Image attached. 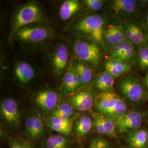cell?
Returning a JSON list of instances; mask_svg holds the SVG:
<instances>
[{"mask_svg": "<svg viewBox=\"0 0 148 148\" xmlns=\"http://www.w3.org/2000/svg\"><path fill=\"white\" fill-rule=\"evenodd\" d=\"M95 104L99 113L114 120L128 111L126 102L114 90L99 93L95 97Z\"/></svg>", "mask_w": 148, "mask_h": 148, "instance_id": "cell-1", "label": "cell"}, {"mask_svg": "<svg viewBox=\"0 0 148 148\" xmlns=\"http://www.w3.org/2000/svg\"><path fill=\"white\" fill-rule=\"evenodd\" d=\"M119 88L124 98L134 105L142 104L148 99V92L142 79L134 73L124 76L119 83Z\"/></svg>", "mask_w": 148, "mask_h": 148, "instance_id": "cell-2", "label": "cell"}, {"mask_svg": "<svg viewBox=\"0 0 148 148\" xmlns=\"http://www.w3.org/2000/svg\"><path fill=\"white\" fill-rule=\"evenodd\" d=\"M42 11L41 7L35 2H29L22 5L16 11L11 28L10 38L23 27L40 23L43 21Z\"/></svg>", "mask_w": 148, "mask_h": 148, "instance_id": "cell-3", "label": "cell"}, {"mask_svg": "<svg viewBox=\"0 0 148 148\" xmlns=\"http://www.w3.org/2000/svg\"><path fill=\"white\" fill-rule=\"evenodd\" d=\"M106 21L104 18L98 14H92L82 18L75 25V29L89 37L91 41L99 45L104 46V32Z\"/></svg>", "mask_w": 148, "mask_h": 148, "instance_id": "cell-4", "label": "cell"}, {"mask_svg": "<svg viewBox=\"0 0 148 148\" xmlns=\"http://www.w3.org/2000/svg\"><path fill=\"white\" fill-rule=\"evenodd\" d=\"M74 52L79 61L96 68L103 58L99 45L93 41L78 40L74 45Z\"/></svg>", "mask_w": 148, "mask_h": 148, "instance_id": "cell-5", "label": "cell"}, {"mask_svg": "<svg viewBox=\"0 0 148 148\" xmlns=\"http://www.w3.org/2000/svg\"><path fill=\"white\" fill-rule=\"evenodd\" d=\"M115 122L117 131L127 134L140 128L143 123V115L139 110L133 109L115 120Z\"/></svg>", "mask_w": 148, "mask_h": 148, "instance_id": "cell-6", "label": "cell"}, {"mask_svg": "<svg viewBox=\"0 0 148 148\" xmlns=\"http://www.w3.org/2000/svg\"><path fill=\"white\" fill-rule=\"evenodd\" d=\"M50 32L46 27L40 25H29L19 29L16 37L24 42L38 43L42 42L49 36Z\"/></svg>", "mask_w": 148, "mask_h": 148, "instance_id": "cell-7", "label": "cell"}, {"mask_svg": "<svg viewBox=\"0 0 148 148\" xmlns=\"http://www.w3.org/2000/svg\"><path fill=\"white\" fill-rule=\"evenodd\" d=\"M127 41L133 44L136 47L148 43V36L144 26L137 23L125 21L122 25Z\"/></svg>", "mask_w": 148, "mask_h": 148, "instance_id": "cell-8", "label": "cell"}, {"mask_svg": "<svg viewBox=\"0 0 148 148\" xmlns=\"http://www.w3.org/2000/svg\"><path fill=\"white\" fill-rule=\"evenodd\" d=\"M137 47L128 41L121 43L110 49V58L134 64Z\"/></svg>", "mask_w": 148, "mask_h": 148, "instance_id": "cell-9", "label": "cell"}, {"mask_svg": "<svg viewBox=\"0 0 148 148\" xmlns=\"http://www.w3.org/2000/svg\"><path fill=\"white\" fill-rule=\"evenodd\" d=\"M93 116V126L97 132L112 138L117 137L116 126L114 120L100 113L94 114Z\"/></svg>", "mask_w": 148, "mask_h": 148, "instance_id": "cell-10", "label": "cell"}, {"mask_svg": "<svg viewBox=\"0 0 148 148\" xmlns=\"http://www.w3.org/2000/svg\"><path fill=\"white\" fill-rule=\"evenodd\" d=\"M110 8L120 18L127 19L137 14L138 2L134 0H114L111 2Z\"/></svg>", "mask_w": 148, "mask_h": 148, "instance_id": "cell-11", "label": "cell"}, {"mask_svg": "<svg viewBox=\"0 0 148 148\" xmlns=\"http://www.w3.org/2000/svg\"><path fill=\"white\" fill-rule=\"evenodd\" d=\"M95 99L90 90H84L78 91L69 99V104L79 111H88L94 104Z\"/></svg>", "mask_w": 148, "mask_h": 148, "instance_id": "cell-12", "label": "cell"}, {"mask_svg": "<svg viewBox=\"0 0 148 148\" xmlns=\"http://www.w3.org/2000/svg\"><path fill=\"white\" fill-rule=\"evenodd\" d=\"M1 112L5 121L11 126H16L19 121L20 111L14 99L5 98L1 104Z\"/></svg>", "mask_w": 148, "mask_h": 148, "instance_id": "cell-13", "label": "cell"}, {"mask_svg": "<svg viewBox=\"0 0 148 148\" xmlns=\"http://www.w3.org/2000/svg\"><path fill=\"white\" fill-rule=\"evenodd\" d=\"M127 41L122 25L110 24L106 27L104 32V42L111 49L117 45Z\"/></svg>", "mask_w": 148, "mask_h": 148, "instance_id": "cell-14", "label": "cell"}, {"mask_svg": "<svg viewBox=\"0 0 148 148\" xmlns=\"http://www.w3.org/2000/svg\"><path fill=\"white\" fill-rule=\"evenodd\" d=\"M58 100L57 93L51 90L39 91L35 98L36 104L45 111H53L57 106Z\"/></svg>", "mask_w": 148, "mask_h": 148, "instance_id": "cell-15", "label": "cell"}, {"mask_svg": "<svg viewBox=\"0 0 148 148\" xmlns=\"http://www.w3.org/2000/svg\"><path fill=\"white\" fill-rule=\"evenodd\" d=\"M133 65L130 62L109 58L105 64V70L116 79L129 74L132 70Z\"/></svg>", "mask_w": 148, "mask_h": 148, "instance_id": "cell-16", "label": "cell"}, {"mask_svg": "<svg viewBox=\"0 0 148 148\" xmlns=\"http://www.w3.org/2000/svg\"><path fill=\"white\" fill-rule=\"evenodd\" d=\"M69 60V53L66 46L61 44L56 49L53 53L52 63L54 71L58 75L63 73Z\"/></svg>", "mask_w": 148, "mask_h": 148, "instance_id": "cell-17", "label": "cell"}, {"mask_svg": "<svg viewBox=\"0 0 148 148\" xmlns=\"http://www.w3.org/2000/svg\"><path fill=\"white\" fill-rule=\"evenodd\" d=\"M45 127L41 119L35 115L28 117L25 122V135L32 139H37L44 134Z\"/></svg>", "mask_w": 148, "mask_h": 148, "instance_id": "cell-18", "label": "cell"}, {"mask_svg": "<svg viewBox=\"0 0 148 148\" xmlns=\"http://www.w3.org/2000/svg\"><path fill=\"white\" fill-rule=\"evenodd\" d=\"M46 123L48 127L54 131L61 134L69 135L72 131L73 121V119L51 116L47 120Z\"/></svg>", "mask_w": 148, "mask_h": 148, "instance_id": "cell-19", "label": "cell"}, {"mask_svg": "<svg viewBox=\"0 0 148 148\" xmlns=\"http://www.w3.org/2000/svg\"><path fill=\"white\" fill-rule=\"evenodd\" d=\"M81 86L79 77L73 66L64 75L62 83V90L65 93L70 94L78 90Z\"/></svg>", "mask_w": 148, "mask_h": 148, "instance_id": "cell-20", "label": "cell"}, {"mask_svg": "<svg viewBox=\"0 0 148 148\" xmlns=\"http://www.w3.org/2000/svg\"><path fill=\"white\" fill-rule=\"evenodd\" d=\"M14 74L16 79L22 84H27L35 77V71L31 65L24 61H19L16 64Z\"/></svg>", "mask_w": 148, "mask_h": 148, "instance_id": "cell-21", "label": "cell"}, {"mask_svg": "<svg viewBox=\"0 0 148 148\" xmlns=\"http://www.w3.org/2000/svg\"><path fill=\"white\" fill-rule=\"evenodd\" d=\"M126 142L131 148H145L148 143V132L145 129L139 128L128 133Z\"/></svg>", "mask_w": 148, "mask_h": 148, "instance_id": "cell-22", "label": "cell"}, {"mask_svg": "<svg viewBox=\"0 0 148 148\" xmlns=\"http://www.w3.org/2000/svg\"><path fill=\"white\" fill-rule=\"evenodd\" d=\"M115 81V78L105 70L96 77L95 86L100 93L112 92L114 90Z\"/></svg>", "mask_w": 148, "mask_h": 148, "instance_id": "cell-23", "label": "cell"}, {"mask_svg": "<svg viewBox=\"0 0 148 148\" xmlns=\"http://www.w3.org/2000/svg\"><path fill=\"white\" fill-rule=\"evenodd\" d=\"M81 8L77 0H66L63 2L59 9V16L63 21H67L76 14Z\"/></svg>", "mask_w": 148, "mask_h": 148, "instance_id": "cell-24", "label": "cell"}, {"mask_svg": "<svg viewBox=\"0 0 148 148\" xmlns=\"http://www.w3.org/2000/svg\"><path fill=\"white\" fill-rule=\"evenodd\" d=\"M73 66L79 77L82 86L88 85L92 81L94 74L90 65L79 61L74 63Z\"/></svg>", "mask_w": 148, "mask_h": 148, "instance_id": "cell-25", "label": "cell"}, {"mask_svg": "<svg viewBox=\"0 0 148 148\" xmlns=\"http://www.w3.org/2000/svg\"><path fill=\"white\" fill-rule=\"evenodd\" d=\"M138 69L143 74L148 73V43L137 47L135 63Z\"/></svg>", "mask_w": 148, "mask_h": 148, "instance_id": "cell-26", "label": "cell"}, {"mask_svg": "<svg viewBox=\"0 0 148 148\" xmlns=\"http://www.w3.org/2000/svg\"><path fill=\"white\" fill-rule=\"evenodd\" d=\"M93 126V122L88 115L79 117L75 125V132L79 137H84L90 132Z\"/></svg>", "mask_w": 148, "mask_h": 148, "instance_id": "cell-27", "label": "cell"}, {"mask_svg": "<svg viewBox=\"0 0 148 148\" xmlns=\"http://www.w3.org/2000/svg\"><path fill=\"white\" fill-rule=\"evenodd\" d=\"M75 109L70 104L63 103L52 111V116L59 117L65 119H73L75 116Z\"/></svg>", "mask_w": 148, "mask_h": 148, "instance_id": "cell-28", "label": "cell"}, {"mask_svg": "<svg viewBox=\"0 0 148 148\" xmlns=\"http://www.w3.org/2000/svg\"><path fill=\"white\" fill-rule=\"evenodd\" d=\"M68 145V140L62 135L51 136L46 142V148H67Z\"/></svg>", "mask_w": 148, "mask_h": 148, "instance_id": "cell-29", "label": "cell"}, {"mask_svg": "<svg viewBox=\"0 0 148 148\" xmlns=\"http://www.w3.org/2000/svg\"><path fill=\"white\" fill-rule=\"evenodd\" d=\"M90 148H110L108 142L103 138H94L90 144Z\"/></svg>", "mask_w": 148, "mask_h": 148, "instance_id": "cell-30", "label": "cell"}, {"mask_svg": "<svg viewBox=\"0 0 148 148\" xmlns=\"http://www.w3.org/2000/svg\"><path fill=\"white\" fill-rule=\"evenodd\" d=\"M84 2L90 10L95 12L101 11L104 3V1L101 0H86Z\"/></svg>", "mask_w": 148, "mask_h": 148, "instance_id": "cell-31", "label": "cell"}, {"mask_svg": "<svg viewBox=\"0 0 148 148\" xmlns=\"http://www.w3.org/2000/svg\"><path fill=\"white\" fill-rule=\"evenodd\" d=\"M10 148H32V147L29 143L16 139L11 142Z\"/></svg>", "mask_w": 148, "mask_h": 148, "instance_id": "cell-32", "label": "cell"}, {"mask_svg": "<svg viewBox=\"0 0 148 148\" xmlns=\"http://www.w3.org/2000/svg\"><path fill=\"white\" fill-rule=\"evenodd\" d=\"M142 81H143V85L148 93V73L145 75L144 77L142 79Z\"/></svg>", "mask_w": 148, "mask_h": 148, "instance_id": "cell-33", "label": "cell"}, {"mask_svg": "<svg viewBox=\"0 0 148 148\" xmlns=\"http://www.w3.org/2000/svg\"><path fill=\"white\" fill-rule=\"evenodd\" d=\"M144 27L145 30V32H147V34L148 36V11L146 14L145 18V23L144 24Z\"/></svg>", "mask_w": 148, "mask_h": 148, "instance_id": "cell-34", "label": "cell"}, {"mask_svg": "<svg viewBox=\"0 0 148 148\" xmlns=\"http://www.w3.org/2000/svg\"><path fill=\"white\" fill-rule=\"evenodd\" d=\"M146 119H147V120L148 122V111H147V112L146 114Z\"/></svg>", "mask_w": 148, "mask_h": 148, "instance_id": "cell-35", "label": "cell"}, {"mask_svg": "<svg viewBox=\"0 0 148 148\" xmlns=\"http://www.w3.org/2000/svg\"></svg>", "mask_w": 148, "mask_h": 148, "instance_id": "cell-36", "label": "cell"}]
</instances>
